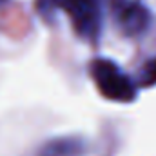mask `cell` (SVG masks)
I'll return each instance as SVG.
<instances>
[{
  "label": "cell",
  "mask_w": 156,
  "mask_h": 156,
  "mask_svg": "<svg viewBox=\"0 0 156 156\" xmlns=\"http://www.w3.org/2000/svg\"><path fill=\"white\" fill-rule=\"evenodd\" d=\"M0 2H4V0H0Z\"/></svg>",
  "instance_id": "cell-5"
},
{
  "label": "cell",
  "mask_w": 156,
  "mask_h": 156,
  "mask_svg": "<svg viewBox=\"0 0 156 156\" xmlns=\"http://www.w3.org/2000/svg\"><path fill=\"white\" fill-rule=\"evenodd\" d=\"M113 15L118 27L127 37H138L151 24L149 9L136 0H113Z\"/></svg>",
  "instance_id": "cell-2"
},
{
  "label": "cell",
  "mask_w": 156,
  "mask_h": 156,
  "mask_svg": "<svg viewBox=\"0 0 156 156\" xmlns=\"http://www.w3.org/2000/svg\"><path fill=\"white\" fill-rule=\"evenodd\" d=\"M85 153V142L78 136H60L45 142L40 156H82Z\"/></svg>",
  "instance_id": "cell-3"
},
{
  "label": "cell",
  "mask_w": 156,
  "mask_h": 156,
  "mask_svg": "<svg viewBox=\"0 0 156 156\" xmlns=\"http://www.w3.org/2000/svg\"><path fill=\"white\" fill-rule=\"evenodd\" d=\"M91 76L98 91L115 102H131L136 96V85L113 60L96 58L91 64Z\"/></svg>",
  "instance_id": "cell-1"
},
{
  "label": "cell",
  "mask_w": 156,
  "mask_h": 156,
  "mask_svg": "<svg viewBox=\"0 0 156 156\" xmlns=\"http://www.w3.org/2000/svg\"><path fill=\"white\" fill-rule=\"evenodd\" d=\"M140 85H144V87L156 85V58L149 60V62L142 67V73H140Z\"/></svg>",
  "instance_id": "cell-4"
}]
</instances>
